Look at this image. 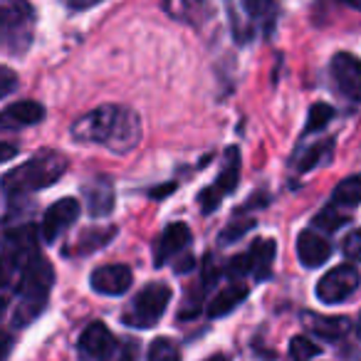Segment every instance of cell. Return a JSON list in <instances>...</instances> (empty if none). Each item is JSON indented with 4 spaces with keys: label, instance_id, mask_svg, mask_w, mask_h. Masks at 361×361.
Instances as JSON below:
<instances>
[{
    "label": "cell",
    "instance_id": "7",
    "mask_svg": "<svg viewBox=\"0 0 361 361\" xmlns=\"http://www.w3.org/2000/svg\"><path fill=\"white\" fill-rule=\"evenodd\" d=\"M3 262H6V275L11 277L13 272L20 275L25 270V265L35 255H40L37 250V231L32 226H20L11 228L6 233V240H3Z\"/></svg>",
    "mask_w": 361,
    "mask_h": 361
},
{
    "label": "cell",
    "instance_id": "22",
    "mask_svg": "<svg viewBox=\"0 0 361 361\" xmlns=\"http://www.w3.org/2000/svg\"><path fill=\"white\" fill-rule=\"evenodd\" d=\"M331 154H334V139H324L319 144L310 146L305 154L297 159V171H312L317 166H324L331 161Z\"/></svg>",
    "mask_w": 361,
    "mask_h": 361
},
{
    "label": "cell",
    "instance_id": "32",
    "mask_svg": "<svg viewBox=\"0 0 361 361\" xmlns=\"http://www.w3.org/2000/svg\"><path fill=\"white\" fill-rule=\"evenodd\" d=\"M0 77H3V90H0V94L8 97L13 90H16L18 77H16V72H13L11 67H0Z\"/></svg>",
    "mask_w": 361,
    "mask_h": 361
},
{
    "label": "cell",
    "instance_id": "11",
    "mask_svg": "<svg viewBox=\"0 0 361 361\" xmlns=\"http://www.w3.org/2000/svg\"><path fill=\"white\" fill-rule=\"evenodd\" d=\"M331 80L341 97L349 102H361V60L349 52L331 57Z\"/></svg>",
    "mask_w": 361,
    "mask_h": 361
},
{
    "label": "cell",
    "instance_id": "25",
    "mask_svg": "<svg viewBox=\"0 0 361 361\" xmlns=\"http://www.w3.org/2000/svg\"><path fill=\"white\" fill-rule=\"evenodd\" d=\"M331 119H334V109H331L329 104H324V102H317V104L310 109L305 131H307V134H314V131L324 129V126L329 124Z\"/></svg>",
    "mask_w": 361,
    "mask_h": 361
},
{
    "label": "cell",
    "instance_id": "1",
    "mask_svg": "<svg viewBox=\"0 0 361 361\" xmlns=\"http://www.w3.org/2000/svg\"><path fill=\"white\" fill-rule=\"evenodd\" d=\"M70 134L80 144H102L111 154H129L141 139V121L126 106L104 104L80 116Z\"/></svg>",
    "mask_w": 361,
    "mask_h": 361
},
{
    "label": "cell",
    "instance_id": "12",
    "mask_svg": "<svg viewBox=\"0 0 361 361\" xmlns=\"http://www.w3.org/2000/svg\"><path fill=\"white\" fill-rule=\"evenodd\" d=\"M131 282H134L131 270L126 265H119V262H116V265H102L90 275L92 290L99 292V295H106V297L124 295V292L131 287Z\"/></svg>",
    "mask_w": 361,
    "mask_h": 361
},
{
    "label": "cell",
    "instance_id": "27",
    "mask_svg": "<svg viewBox=\"0 0 361 361\" xmlns=\"http://www.w3.org/2000/svg\"><path fill=\"white\" fill-rule=\"evenodd\" d=\"M322 354V346H317L314 341H310L307 336H295L290 341V356L292 359H314Z\"/></svg>",
    "mask_w": 361,
    "mask_h": 361
},
{
    "label": "cell",
    "instance_id": "33",
    "mask_svg": "<svg viewBox=\"0 0 361 361\" xmlns=\"http://www.w3.org/2000/svg\"><path fill=\"white\" fill-rule=\"evenodd\" d=\"M193 267H196V257H193V255H186L183 260H180V265L176 262V275H183V272L193 270Z\"/></svg>",
    "mask_w": 361,
    "mask_h": 361
},
{
    "label": "cell",
    "instance_id": "29",
    "mask_svg": "<svg viewBox=\"0 0 361 361\" xmlns=\"http://www.w3.org/2000/svg\"><path fill=\"white\" fill-rule=\"evenodd\" d=\"M201 302H203V290H193L186 295V307L178 312V319H193V317H198V312H201Z\"/></svg>",
    "mask_w": 361,
    "mask_h": 361
},
{
    "label": "cell",
    "instance_id": "28",
    "mask_svg": "<svg viewBox=\"0 0 361 361\" xmlns=\"http://www.w3.org/2000/svg\"><path fill=\"white\" fill-rule=\"evenodd\" d=\"M341 252H344L346 260L361 262V231H354L344 238V243H341Z\"/></svg>",
    "mask_w": 361,
    "mask_h": 361
},
{
    "label": "cell",
    "instance_id": "14",
    "mask_svg": "<svg viewBox=\"0 0 361 361\" xmlns=\"http://www.w3.org/2000/svg\"><path fill=\"white\" fill-rule=\"evenodd\" d=\"M191 243V228L186 223H169L161 233V238L156 240L154 247V265L164 267L171 257H176L180 250H186Z\"/></svg>",
    "mask_w": 361,
    "mask_h": 361
},
{
    "label": "cell",
    "instance_id": "9",
    "mask_svg": "<svg viewBox=\"0 0 361 361\" xmlns=\"http://www.w3.org/2000/svg\"><path fill=\"white\" fill-rule=\"evenodd\" d=\"M361 285V272L354 265H339L317 282V300L324 305H341Z\"/></svg>",
    "mask_w": 361,
    "mask_h": 361
},
{
    "label": "cell",
    "instance_id": "5",
    "mask_svg": "<svg viewBox=\"0 0 361 361\" xmlns=\"http://www.w3.org/2000/svg\"><path fill=\"white\" fill-rule=\"evenodd\" d=\"M169 302H171V287L166 282H149L129 302L121 319H124V324L134 326V329H151L166 314Z\"/></svg>",
    "mask_w": 361,
    "mask_h": 361
},
{
    "label": "cell",
    "instance_id": "26",
    "mask_svg": "<svg viewBox=\"0 0 361 361\" xmlns=\"http://www.w3.org/2000/svg\"><path fill=\"white\" fill-rule=\"evenodd\" d=\"M146 356H149L151 361H166V359H178L180 351L178 346L173 344L171 339H166V336H161V339H154L149 346V351H146Z\"/></svg>",
    "mask_w": 361,
    "mask_h": 361
},
{
    "label": "cell",
    "instance_id": "6",
    "mask_svg": "<svg viewBox=\"0 0 361 361\" xmlns=\"http://www.w3.org/2000/svg\"><path fill=\"white\" fill-rule=\"evenodd\" d=\"M277 255V243L272 238H257L250 245V250L243 255L233 257L228 262V275L231 277H243L252 275L257 280H267L272 275V262Z\"/></svg>",
    "mask_w": 361,
    "mask_h": 361
},
{
    "label": "cell",
    "instance_id": "36",
    "mask_svg": "<svg viewBox=\"0 0 361 361\" xmlns=\"http://www.w3.org/2000/svg\"><path fill=\"white\" fill-rule=\"evenodd\" d=\"M344 6H349V8H354V11H359L361 13V0H341Z\"/></svg>",
    "mask_w": 361,
    "mask_h": 361
},
{
    "label": "cell",
    "instance_id": "15",
    "mask_svg": "<svg viewBox=\"0 0 361 361\" xmlns=\"http://www.w3.org/2000/svg\"><path fill=\"white\" fill-rule=\"evenodd\" d=\"M302 324L322 341H339L351 331V322L346 317H324L314 312H302Z\"/></svg>",
    "mask_w": 361,
    "mask_h": 361
},
{
    "label": "cell",
    "instance_id": "18",
    "mask_svg": "<svg viewBox=\"0 0 361 361\" xmlns=\"http://www.w3.org/2000/svg\"><path fill=\"white\" fill-rule=\"evenodd\" d=\"M247 295H250V290H247L245 282H240V280L231 282L226 290H221L216 297H213V302L208 305V317H211V319H218V317L231 314L233 310H238V307L247 300Z\"/></svg>",
    "mask_w": 361,
    "mask_h": 361
},
{
    "label": "cell",
    "instance_id": "21",
    "mask_svg": "<svg viewBox=\"0 0 361 361\" xmlns=\"http://www.w3.org/2000/svg\"><path fill=\"white\" fill-rule=\"evenodd\" d=\"M331 203L336 208H354L361 203V173L349 176L331 191Z\"/></svg>",
    "mask_w": 361,
    "mask_h": 361
},
{
    "label": "cell",
    "instance_id": "17",
    "mask_svg": "<svg viewBox=\"0 0 361 361\" xmlns=\"http://www.w3.org/2000/svg\"><path fill=\"white\" fill-rule=\"evenodd\" d=\"M42 119H45V106L40 102L23 99L6 106V111L0 116V124H3V129H23V126L40 124Z\"/></svg>",
    "mask_w": 361,
    "mask_h": 361
},
{
    "label": "cell",
    "instance_id": "16",
    "mask_svg": "<svg viewBox=\"0 0 361 361\" xmlns=\"http://www.w3.org/2000/svg\"><path fill=\"white\" fill-rule=\"evenodd\" d=\"M297 255H300L302 265L314 270L331 257V245L322 235H317L314 231H302L297 235Z\"/></svg>",
    "mask_w": 361,
    "mask_h": 361
},
{
    "label": "cell",
    "instance_id": "8",
    "mask_svg": "<svg viewBox=\"0 0 361 361\" xmlns=\"http://www.w3.org/2000/svg\"><path fill=\"white\" fill-rule=\"evenodd\" d=\"M238 180H240V151L235 146L226 151V166H223L221 176L213 180L206 191L198 193V203H201L203 213H213L221 208L223 198L231 196L238 188Z\"/></svg>",
    "mask_w": 361,
    "mask_h": 361
},
{
    "label": "cell",
    "instance_id": "10",
    "mask_svg": "<svg viewBox=\"0 0 361 361\" xmlns=\"http://www.w3.org/2000/svg\"><path fill=\"white\" fill-rule=\"evenodd\" d=\"M80 201L77 198H60L57 203H52L45 211L40 223V233L45 243H57L67 231L72 228V223L80 218Z\"/></svg>",
    "mask_w": 361,
    "mask_h": 361
},
{
    "label": "cell",
    "instance_id": "37",
    "mask_svg": "<svg viewBox=\"0 0 361 361\" xmlns=\"http://www.w3.org/2000/svg\"><path fill=\"white\" fill-rule=\"evenodd\" d=\"M13 154H16V149H13V146H8V144H6V149H3V161H8Z\"/></svg>",
    "mask_w": 361,
    "mask_h": 361
},
{
    "label": "cell",
    "instance_id": "19",
    "mask_svg": "<svg viewBox=\"0 0 361 361\" xmlns=\"http://www.w3.org/2000/svg\"><path fill=\"white\" fill-rule=\"evenodd\" d=\"M85 201L92 218H104L114 211V188H111V183L106 178L92 180L90 186L85 188Z\"/></svg>",
    "mask_w": 361,
    "mask_h": 361
},
{
    "label": "cell",
    "instance_id": "24",
    "mask_svg": "<svg viewBox=\"0 0 361 361\" xmlns=\"http://www.w3.org/2000/svg\"><path fill=\"white\" fill-rule=\"evenodd\" d=\"M346 223H351V216H344V213H339L334 203H331V206H326L324 211H322L319 216L314 218V226L322 228V231H326V233L339 231V228H344Z\"/></svg>",
    "mask_w": 361,
    "mask_h": 361
},
{
    "label": "cell",
    "instance_id": "20",
    "mask_svg": "<svg viewBox=\"0 0 361 361\" xmlns=\"http://www.w3.org/2000/svg\"><path fill=\"white\" fill-rule=\"evenodd\" d=\"M114 235L116 228H92V231H85L75 240V247L70 250V255H90V252L104 247Z\"/></svg>",
    "mask_w": 361,
    "mask_h": 361
},
{
    "label": "cell",
    "instance_id": "35",
    "mask_svg": "<svg viewBox=\"0 0 361 361\" xmlns=\"http://www.w3.org/2000/svg\"><path fill=\"white\" fill-rule=\"evenodd\" d=\"M176 188V183H169L166 188H156V191H151V198H164L166 193H171Z\"/></svg>",
    "mask_w": 361,
    "mask_h": 361
},
{
    "label": "cell",
    "instance_id": "2",
    "mask_svg": "<svg viewBox=\"0 0 361 361\" xmlns=\"http://www.w3.org/2000/svg\"><path fill=\"white\" fill-rule=\"evenodd\" d=\"M67 159L60 151H40V154L30 156L23 166L8 171L3 178V191L8 198L13 196H25V193L40 191V188H50L52 183L65 176Z\"/></svg>",
    "mask_w": 361,
    "mask_h": 361
},
{
    "label": "cell",
    "instance_id": "30",
    "mask_svg": "<svg viewBox=\"0 0 361 361\" xmlns=\"http://www.w3.org/2000/svg\"><path fill=\"white\" fill-rule=\"evenodd\" d=\"M252 226H255V223H252V221H233L231 226H228L226 231H223L221 240L228 245V243H233V240H238V238H240V235H245V233L250 231Z\"/></svg>",
    "mask_w": 361,
    "mask_h": 361
},
{
    "label": "cell",
    "instance_id": "38",
    "mask_svg": "<svg viewBox=\"0 0 361 361\" xmlns=\"http://www.w3.org/2000/svg\"><path fill=\"white\" fill-rule=\"evenodd\" d=\"M356 331H359V336H361V314H359V322H356Z\"/></svg>",
    "mask_w": 361,
    "mask_h": 361
},
{
    "label": "cell",
    "instance_id": "3",
    "mask_svg": "<svg viewBox=\"0 0 361 361\" xmlns=\"http://www.w3.org/2000/svg\"><path fill=\"white\" fill-rule=\"evenodd\" d=\"M55 282V272L47 257L35 255L18 275V305L13 312V324L27 326L47 307V295Z\"/></svg>",
    "mask_w": 361,
    "mask_h": 361
},
{
    "label": "cell",
    "instance_id": "34",
    "mask_svg": "<svg viewBox=\"0 0 361 361\" xmlns=\"http://www.w3.org/2000/svg\"><path fill=\"white\" fill-rule=\"evenodd\" d=\"M97 3H102V0H67V6H70L72 11H87V8L97 6Z\"/></svg>",
    "mask_w": 361,
    "mask_h": 361
},
{
    "label": "cell",
    "instance_id": "31",
    "mask_svg": "<svg viewBox=\"0 0 361 361\" xmlns=\"http://www.w3.org/2000/svg\"><path fill=\"white\" fill-rule=\"evenodd\" d=\"M270 6H272V0H243V8H245V13L252 18L265 16V13L270 11Z\"/></svg>",
    "mask_w": 361,
    "mask_h": 361
},
{
    "label": "cell",
    "instance_id": "4",
    "mask_svg": "<svg viewBox=\"0 0 361 361\" xmlns=\"http://www.w3.org/2000/svg\"><path fill=\"white\" fill-rule=\"evenodd\" d=\"M0 30L8 55H25L35 30V11L30 0H0Z\"/></svg>",
    "mask_w": 361,
    "mask_h": 361
},
{
    "label": "cell",
    "instance_id": "23",
    "mask_svg": "<svg viewBox=\"0 0 361 361\" xmlns=\"http://www.w3.org/2000/svg\"><path fill=\"white\" fill-rule=\"evenodd\" d=\"M164 11L176 20H196L198 11L203 8V0H161Z\"/></svg>",
    "mask_w": 361,
    "mask_h": 361
},
{
    "label": "cell",
    "instance_id": "13",
    "mask_svg": "<svg viewBox=\"0 0 361 361\" xmlns=\"http://www.w3.org/2000/svg\"><path fill=\"white\" fill-rule=\"evenodd\" d=\"M80 351L90 359H109L116 351V339L104 322H92L80 334Z\"/></svg>",
    "mask_w": 361,
    "mask_h": 361
}]
</instances>
